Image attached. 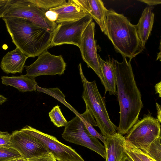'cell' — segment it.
<instances>
[{
  "instance_id": "obj_1",
  "label": "cell",
  "mask_w": 161,
  "mask_h": 161,
  "mask_svg": "<svg viewBox=\"0 0 161 161\" xmlns=\"http://www.w3.org/2000/svg\"><path fill=\"white\" fill-rule=\"evenodd\" d=\"M120 63L113 58L111 59L116 77L117 95L120 108L119 125L117 130L123 135L126 134L138 120L143 107L141 94L135 80L130 64L122 56Z\"/></svg>"
},
{
  "instance_id": "obj_27",
  "label": "cell",
  "mask_w": 161,
  "mask_h": 161,
  "mask_svg": "<svg viewBox=\"0 0 161 161\" xmlns=\"http://www.w3.org/2000/svg\"><path fill=\"white\" fill-rule=\"evenodd\" d=\"M78 116L81 117L88 122L92 126H97L96 122L94 120V118L87 108H86V111L82 114H79Z\"/></svg>"
},
{
  "instance_id": "obj_2",
  "label": "cell",
  "mask_w": 161,
  "mask_h": 161,
  "mask_svg": "<svg viewBox=\"0 0 161 161\" xmlns=\"http://www.w3.org/2000/svg\"><path fill=\"white\" fill-rule=\"evenodd\" d=\"M2 19L12 42L28 58L39 56L50 47L53 33L25 19Z\"/></svg>"
},
{
  "instance_id": "obj_22",
  "label": "cell",
  "mask_w": 161,
  "mask_h": 161,
  "mask_svg": "<svg viewBox=\"0 0 161 161\" xmlns=\"http://www.w3.org/2000/svg\"><path fill=\"white\" fill-rule=\"evenodd\" d=\"M37 6L46 11L61 6L67 2L65 0H29Z\"/></svg>"
},
{
  "instance_id": "obj_17",
  "label": "cell",
  "mask_w": 161,
  "mask_h": 161,
  "mask_svg": "<svg viewBox=\"0 0 161 161\" xmlns=\"http://www.w3.org/2000/svg\"><path fill=\"white\" fill-rule=\"evenodd\" d=\"M2 83L6 86H12L19 91L24 92L36 90L37 86L35 78H30L25 75L19 76H2Z\"/></svg>"
},
{
  "instance_id": "obj_10",
  "label": "cell",
  "mask_w": 161,
  "mask_h": 161,
  "mask_svg": "<svg viewBox=\"0 0 161 161\" xmlns=\"http://www.w3.org/2000/svg\"><path fill=\"white\" fill-rule=\"evenodd\" d=\"M66 66L62 55L56 56L46 51L38 56L32 64L25 66V75L33 78L42 75H60L64 74Z\"/></svg>"
},
{
  "instance_id": "obj_7",
  "label": "cell",
  "mask_w": 161,
  "mask_h": 161,
  "mask_svg": "<svg viewBox=\"0 0 161 161\" xmlns=\"http://www.w3.org/2000/svg\"><path fill=\"white\" fill-rule=\"evenodd\" d=\"M62 136L65 140L89 148L105 158L104 146L89 133L78 116L76 115L67 122Z\"/></svg>"
},
{
  "instance_id": "obj_9",
  "label": "cell",
  "mask_w": 161,
  "mask_h": 161,
  "mask_svg": "<svg viewBox=\"0 0 161 161\" xmlns=\"http://www.w3.org/2000/svg\"><path fill=\"white\" fill-rule=\"evenodd\" d=\"M22 129L41 142L57 161H85L74 149L61 143L55 137L29 125Z\"/></svg>"
},
{
  "instance_id": "obj_34",
  "label": "cell",
  "mask_w": 161,
  "mask_h": 161,
  "mask_svg": "<svg viewBox=\"0 0 161 161\" xmlns=\"http://www.w3.org/2000/svg\"><path fill=\"white\" fill-rule=\"evenodd\" d=\"M28 159L20 156L12 158L7 161H28Z\"/></svg>"
},
{
  "instance_id": "obj_4",
  "label": "cell",
  "mask_w": 161,
  "mask_h": 161,
  "mask_svg": "<svg viewBox=\"0 0 161 161\" xmlns=\"http://www.w3.org/2000/svg\"><path fill=\"white\" fill-rule=\"evenodd\" d=\"M78 68L83 91L82 98L87 108L95 119L101 135L105 136L115 133L117 126L111 120L106 108L105 102L99 93L96 81H88L83 72L80 63Z\"/></svg>"
},
{
  "instance_id": "obj_15",
  "label": "cell",
  "mask_w": 161,
  "mask_h": 161,
  "mask_svg": "<svg viewBox=\"0 0 161 161\" xmlns=\"http://www.w3.org/2000/svg\"><path fill=\"white\" fill-rule=\"evenodd\" d=\"M19 48L7 53L2 59L0 67L3 72L7 74L21 73L28 58Z\"/></svg>"
},
{
  "instance_id": "obj_26",
  "label": "cell",
  "mask_w": 161,
  "mask_h": 161,
  "mask_svg": "<svg viewBox=\"0 0 161 161\" xmlns=\"http://www.w3.org/2000/svg\"><path fill=\"white\" fill-rule=\"evenodd\" d=\"M11 134L7 131H0V147H11Z\"/></svg>"
},
{
  "instance_id": "obj_3",
  "label": "cell",
  "mask_w": 161,
  "mask_h": 161,
  "mask_svg": "<svg viewBox=\"0 0 161 161\" xmlns=\"http://www.w3.org/2000/svg\"><path fill=\"white\" fill-rule=\"evenodd\" d=\"M106 17L107 36L118 52L132 59L143 50L135 25L112 9H107Z\"/></svg>"
},
{
  "instance_id": "obj_24",
  "label": "cell",
  "mask_w": 161,
  "mask_h": 161,
  "mask_svg": "<svg viewBox=\"0 0 161 161\" xmlns=\"http://www.w3.org/2000/svg\"><path fill=\"white\" fill-rule=\"evenodd\" d=\"M124 143L142 161H156L147 153L133 145L125 139Z\"/></svg>"
},
{
  "instance_id": "obj_29",
  "label": "cell",
  "mask_w": 161,
  "mask_h": 161,
  "mask_svg": "<svg viewBox=\"0 0 161 161\" xmlns=\"http://www.w3.org/2000/svg\"><path fill=\"white\" fill-rule=\"evenodd\" d=\"M123 147L124 151L133 161H142L136 154L131 151L127 146L124 143V142Z\"/></svg>"
},
{
  "instance_id": "obj_8",
  "label": "cell",
  "mask_w": 161,
  "mask_h": 161,
  "mask_svg": "<svg viewBox=\"0 0 161 161\" xmlns=\"http://www.w3.org/2000/svg\"><path fill=\"white\" fill-rule=\"evenodd\" d=\"M92 20V18L88 15L76 21L58 24L53 34L50 47L71 44L79 47L82 34Z\"/></svg>"
},
{
  "instance_id": "obj_20",
  "label": "cell",
  "mask_w": 161,
  "mask_h": 161,
  "mask_svg": "<svg viewBox=\"0 0 161 161\" xmlns=\"http://www.w3.org/2000/svg\"><path fill=\"white\" fill-rule=\"evenodd\" d=\"M59 107L58 105L54 107L48 113L51 121L58 127L65 126L68 122Z\"/></svg>"
},
{
  "instance_id": "obj_30",
  "label": "cell",
  "mask_w": 161,
  "mask_h": 161,
  "mask_svg": "<svg viewBox=\"0 0 161 161\" xmlns=\"http://www.w3.org/2000/svg\"><path fill=\"white\" fill-rule=\"evenodd\" d=\"M45 16L49 21L53 22H55L58 18L57 14L54 11L50 10L46 11Z\"/></svg>"
},
{
  "instance_id": "obj_16",
  "label": "cell",
  "mask_w": 161,
  "mask_h": 161,
  "mask_svg": "<svg viewBox=\"0 0 161 161\" xmlns=\"http://www.w3.org/2000/svg\"><path fill=\"white\" fill-rule=\"evenodd\" d=\"M153 6L147 7L144 10L138 24L135 25L138 37L142 46L145 44L150 35L154 23V14Z\"/></svg>"
},
{
  "instance_id": "obj_31",
  "label": "cell",
  "mask_w": 161,
  "mask_h": 161,
  "mask_svg": "<svg viewBox=\"0 0 161 161\" xmlns=\"http://www.w3.org/2000/svg\"><path fill=\"white\" fill-rule=\"evenodd\" d=\"M10 0H0V18H2Z\"/></svg>"
},
{
  "instance_id": "obj_23",
  "label": "cell",
  "mask_w": 161,
  "mask_h": 161,
  "mask_svg": "<svg viewBox=\"0 0 161 161\" xmlns=\"http://www.w3.org/2000/svg\"><path fill=\"white\" fill-rule=\"evenodd\" d=\"M20 156L19 153L12 147H0V161H7Z\"/></svg>"
},
{
  "instance_id": "obj_32",
  "label": "cell",
  "mask_w": 161,
  "mask_h": 161,
  "mask_svg": "<svg viewBox=\"0 0 161 161\" xmlns=\"http://www.w3.org/2000/svg\"><path fill=\"white\" fill-rule=\"evenodd\" d=\"M139 1L146 3L149 6L155 5L160 4V0H141Z\"/></svg>"
},
{
  "instance_id": "obj_36",
  "label": "cell",
  "mask_w": 161,
  "mask_h": 161,
  "mask_svg": "<svg viewBox=\"0 0 161 161\" xmlns=\"http://www.w3.org/2000/svg\"><path fill=\"white\" fill-rule=\"evenodd\" d=\"M8 99L7 98L0 94V104H3Z\"/></svg>"
},
{
  "instance_id": "obj_28",
  "label": "cell",
  "mask_w": 161,
  "mask_h": 161,
  "mask_svg": "<svg viewBox=\"0 0 161 161\" xmlns=\"http://www.w3.org/2000/svg\"><path fill=\"white\" fill-rule=\"evenodd\" d=\"M28 161H57L50 153L41 156L28 159Z\"/></svg>"
},
{
  "instance_id": "obj_18",
  "label": "cell",
  "mask_w": 161,
  "mask_h": 161,
  "mask_svg": "<svg viewBox=\"0 0 161 161\" xmlns=\"http://www.w3.org/2000/svg\"><path fill=\"white\" fill-rule=\"evenodd\" d=\"M98 56L105 83L104 95L108 91L110 95L116 94V77L111 59L109 58L108 60L105 61L101 58L99 54Z\"/></svg>"
},
{
  "instance_id": "obj_5",
  "label": "cell",
  "mask_w": 161,
  "mask_h": 161,
  "mask_svg": "<svg viewBox=\"0 0 161 161\" xmlns=\"http://www.w3.org/2000/svg\"><path fill=\"white\" fill-rule=\"evenodd\" d=\"M46 11L29 0H10L2 18L25 19L53 33L58 24L47 18Z\"/></svg>"
},
{
  "instance_id": "obj_33",
  "label": "cell",
  "mask_w": 161,
  "mask_h": 161,
  "mask_svg": "<svg viewBox=\"0 0 161 161\" xmlns=\"http://www.w3.org/2000/svg\"><path fill=\"white\" fill-rule=\"evenodd\" d=\"M156 108L157 110V119L160 123L161 122V106L158 103H156Z\"/></svg>"
},
{
  "instance_id": "obj_37",
  "label": "cell",
  "mask_w": 161,
  "mask_h": 161,
  "mask_svg": "<svg viewBox=\"0 0 161 161\" xmlns=\"http://www.w3.org/2000/svg\"><path fill=\"white\" fill-rule=\"evenodd\" d=\"M121 161H133L132 159L126 154L122 158Z\"/></svg>"
},
{
  "instance_id": "obj_11",
  "label": "cell",
  "mask_w": 161,
  "mask_h": 161,
  "mask_svg": "<svg viewBox=\"0 0 161 161\" xmlns=\"http://www.w3.org/2000/svg\"><path fill=\"white\" fill-rule=\"evenodd\" d=\"M11 143V147L27 159L49 153L41 142L22 128L12 132Z\"/></svg>"
},
{
  "instance_id": "obj_21",
  "label": "cell",
  "mask_w": 161,
  "mask_h": 161,
  "mask_svg": "<svg viewBox=\"0 0 161 161\" xmlns=\"http://www.w3.org/2000/svg\"><path fill=\"white\" fill-rule=\"evenodd\" d=\"M161 139L160 135L151 143L145 152L156 161H161Z\"/></svg>"
},
{
  "instance_id": "obj_25",
  "label": "cell",
  "mask_w": 161,
  "mask_h": 161,
  "mask_svg": "<svg viewBox=\"0 0 161 161\" xmlns=\"http://www.w3.org/2000/svg\"><path fill=\"white\" fill-rule=\"evenodd\" d=\"M81 119L89 133L94 137L100 140L104 144L105 137L99 133L88 122L79 117Z\"/></svg>"
},
{
  "instance_id": "obj_13",
  "label": "cell",
  "mask_w": 161,
  "mask_h": 161,
  "mask_svg": "<svg viewBox=\"0 0 161 161\" xmlns=\"http://www.w3.org/2000/svg\"><path fill=\"white\" fill-rule=\"evenodd\" d=\"M49 10L57 14L58 18L55 22L57 24L76 21L89 15L74 0H69L64 4Z\"/></svg>"
},
{
  "instance_id": "obj_12",
  "label": "cell",
  "mask_w": 161,
  "mask_h": 161,
  "mask_svg": "<svg viewBox=\"0 0 161 161\" xmlns=\"http://www.w3.org/2000/svg\"><path fill=\"white\" fill-rule=\"evenodd\" d=\"M95 26V24L92 20L86 27L82 34L79 48L82 58L87 64L88 67L93 70L104 86V80L97 53L94 38Z\"/></svg>"
},
{
  "instance_id": "obj_6",
  "label": "cell",
  "mask_w": 161,
  "mask_h": 161,
  "mask_svg": "<svg viewBox=\"0 0 161 161\" xmlns=\"http://www.w3.org/2000/svg\"><path fill=\"white\" fill-rule=\"evenodd\" d=\"M149 111L138 120L125 136L133 145L145 152L151 143L161 135L160 123Z\"/></svg>"
},
{
  "instance_id": "obj_19",
  "label": "cell",
  "mask_w": 161,
  "mask_h": 161,
  "mask_svg": "<svg viewBox=\"0 0 161 161\" xmlns=\"http://www.w3.org/2000/svg\"><path fill=\"white\" fill-rule=\"evenodd\" d=\"M88 14L99 26L101 31L107 36L106 13L107 9L101 0H88Z\"/></svg>"
},
{
  "instance_id": "obj_35",
  "label": "cell",
  "mask_w": 161,
  "mask_h": 161,
  "mask_svg": "<svg viewBox=\"0 0 161 161\" xmlns=\"http://www.w3.org/2000/svg\"><path fill=\"white\" fill-rule=\"evenodd\" d=\"M156 93L159 94V97H161V81L156 84L155 86Z\"/></svg>"
},
{
  "instance_id": "obj_14",
  "label": "cell",
  "mask_w": 161,
  "mask_h": 161,
  "mask_svg": "<svg viewBox=\"0 0 161 161\" xmlns=\"http://www.w3.org/2000/svg\"><path fill=\"white\" fill-rule=\"evenodd\" d=\"M105 137V161H121L126 154L123 147L125 136L117 132Z\"/></svg>"
}]
</instances>
